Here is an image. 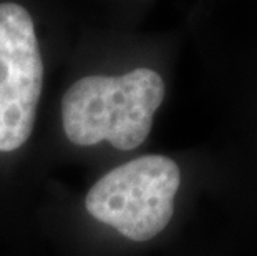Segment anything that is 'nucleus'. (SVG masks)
<instances>
[{
    "label": "nucleus",
    "instance_id": "1",
    "mask_svg": "<svg viewBox=\"0 0 257 256\" xmlns=\"http://www.w3.org/2000/svg\"><path fill=\"white\" fill-rule=\"evenodd\" d=\"M165 90L161 75L151 68H136L119 77L80 78L62 100L65 135L78 146L108 141L123 151L138 148L151 132Z\"/></svg>",
    "mask_w": 257,
    "mask_h": 256
},
{
    "label": "nucleus",
    "instance_id": "3",
    "mask_svg": "<svg viewBox=\"0 0 257 256\" xmlns=\"http://www.w3.org/2000/svg\"><path fill=\"white\" fill-rule=\"evenodd\" d=\"M43 85L34 19L19 4H0V151L30 138Z\"/></svg>",
    "mask_w": 257,
    "mask_h": 256
},
{
    "label": "nucleus",
    "instance_id": "2",
    "mask_svg": "<svg viewBox=\"0 0 257 256\" xmlns=\"http://www.w3.org/2000/svg\"><path fill=\"white\" fill-rule=\"evenodd\" d=\"M179 183L176 161L163 155H145L98 180L85 205L95 220L128 239L148 241L171 221Z\"/></svg>",
    "mask_w": 257,
    "mask_h": 256
}]
</instances>
